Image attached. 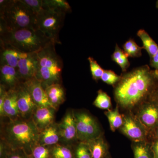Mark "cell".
Segmentation results:
<instances>
[{
	"mask_svg": "<svg viewBox=\"0 0 158 158\" xmlns=\"http://www.w3.org/2000/svg\"><path fill=\"white\" fill-rule=\"evenodd\" d=\"M113 88L116 106L125 113H133L151 99L158 88V83L154 70L145 65L122 73L121 79Z\"/></svg>",
	"mask_w": 158,
	"mask_h": 158,
	"instance_id": "1",
	"label": "cell"
},
{
	"mask_svg": "<svg viewBox=\"0 0 158 158\" xmlns=\"http://www.w3.org/2000/svg\"><path fill=\"white\" fill-rule=\"evenodd\" d=\"M40 131L32 118L10 120L2 129V138L12 150H21L31 155L33 148L39 143Z\"/></svg>",
	"mask_w": 158,
	"mask_h": 158,
	"instance_id": "2",
	"label": "cell"
},
{
	"mask_svg": "<svg viewBox=\"0 0 158 158\" xmlns=\"http://www.w3.org/2000/svg\"><path fill=\"white\" fill-rule=\"evenodd\" d=\"M37 27V16L22 0L0 1V31Z\"/></svg>",
	"mask_w": 158,
	"mask_h": 158,
	"instance_id": "3",
	"label": "cell"
},
{
	"mask_svg": "<svg viewBox=\"0 0 158 158\" xmlns=\"http://www.w3.org/2000/svg\"><path fill=\"white\" fill-rule=\"evenodd\" d=\"M51 41L37 28L0 31V44L25 53L37 52Z\"/></svg>",
	"mask_w": 158,
	"mask_h": 158,
	"instance_id": "4",
	"label": "cell"
},
{
	"mask_svg": "<svg viewBox=\"0 0 158 158\" xmlns=\"http://www.w3.org/2000/svg\"><path fill=\"white\" fill-rule=\"evenodd\" d=\"M54 41L37 52L38 63L36 78L44 89L54 84H61L63 62L57 53Z\"/></svg>",
	"mask_w": 158,
	"mask_h": 158,
	"instance_id": "5",
	"label": "cell"
},
{
	"mask_svg": "<svg viewBox=\"0 0 158 158\" xmlns=\"http://www.w3.org/2000/svg\"><path fill=\"white\" fill-rule=\"evenodd\" d=\"M66 14L44 9L37 16V27L56 44H61L59 34L64 24Z\"/></svg>",
	"mask_w": 158,
	"mask_h": 158,
	"instance_id": "6",
	"label": "cell"
},
{
	"mask_svg": "<svg viewBox=\"0 0 158 158\" xmlns=\"http://www.w3.org/2000/svg\"><path fill=\"white\" fill-rule=\"evenodd\" d=\"M77 138L80 142H88L103 135L100 126L95 118L85 111L74 113Z\"/></svg>",
	"mask_w": 158,
	"mask_h": 158,
	"instance_id": "7",
	"label": "cell"
},
{
	"mask_svg": "<svg viewBox=\"0 0 158 158\" xmlns=\"http://www.w3.org/2000/svg\"><path fill=\"white\" fill-rule=\"evenodd\" d=\"M123 123L119 128L122 134L132 142L147 141L150 139V133L132 112L123 114Z\"/></svg>",
	"mask_w": 158,
	"mask_h": 158,
	"instance_id": "8",
	"label": "cell"
},
{
	"mask_svg": "<svg viewBox=\"0 0 158 158\" xmlns=\"http://www.w3.org/2000/svg\"><path fill=\"white\" fill-rule=\"evenodd\" d=\"M133 113L150 134L158 126V104L152 100L144 102Z\"/></svg>",
	"mask_w": 158,
	"mask_h": 158,
	"instance_id": "9",
	"label": "cell"
},
{
	"mask_svg": "<svg viewBox=\"0 0 158 158\" xmlns=\"http://www.w3.org/2000/svg\"><path fill=\"white\" fill-rule=\"evenodd\" d=\"M37 52L25 53L20 59L17 69L23 82L36 77L38 67Z\"/></svg>",
	"mask_w": 158,
	"mask_h": 158,
	"instance_id": "10",
	"label": "cell"
},
{
	"mask_svg": "<svg viewBox=\"0 0 158 158\" xmlns=\"http://www.w3.org/2000/svg\"><path fill=\"white\" fill-rule=\"evenodd\" d=\"M18 90L17 105L20 116L24 119H31L37 105L23 82L18 87Z\"/></svg>",
	"mask_w": 158,
	"mask_h": 158,
	"instance_id": "11",
	"label": "cell"
},
{
	"mask_svg": "<svg viewBox=\"0 0 158 158\" xmlns=\"http://www.w3.org/2000/svg\"><path fill=\"white\" fill-rule=\"evenodd\" d=\"M23 83L28 90L37 106L53 108L49 102L45 89L43 87L41 82L36 77L27 80Z\"/></svg>",
	"mask_w": 158,
	"mask_h": 158,
	"instance_id": "12",
	"label": "cell"
},
{
	"mask_svg": "<svg viewBox=\"0 0 158 158\" xmlns=\"http://www.w3.org/2000/svg\"><path fill=\"white\" fill-rule=\"evenodd\" d=\"M60 138L66 142L77 140L76 121L74 112L68 111L58 124Z\"/></svg>",
	"mask_w": 158,
	"mask_h": 158,
	"instance_id": "13",
	"label": "cell"
},
{
	"mask_svg": "<svg viewBox=\"0 0 158 158\" xmlns=\"http://www.w3.org/2000/svg\"><path fill=\"white\" fill-rule=\"evenodd\" d=\"M55 110L52 107L38 106L35 109L31 118L40 132L53 123Z\"/></svg>",
	"mask_w": 158,
	"mask_h": 158,
	"instance_id": "14",
	"label": "cell"
},
{
	"mask_svg": "<svg viewBox=\"0 0 158 158\" xmlns=\"http://www.w3.org/2000/svg\"><path fill=\"white\" fill-rule=\"evenodd\" d=\"M1 85L7 90L15 89L22 83L17 69L6 65H0Z\"/></svg>",
	"mask_w": 158,
	"mask_h": 158,
	"instance_id": "15",
	"label": "cell"
},
{
	"mask_svg": "<svg viewBox=\"0 0 158 158\" xmlns=\"http://www.w3.org/2000/svg\"><path fill=\"white\" fill-rule=\"evenodd\" d=\"M18 88L10 89L7 91L3 106L4 117H8L10 120H16L20 118L21 116L18 107Z\"/></svg>",
	"mask_w": 158,
	"mask_h": 158,
	"instance_id": "16",
	"label": "cell"
},
{
	"mask_svg": "<svg viewBox=\"0 0 158 158\" xmlns=\"http://www.w3.org/2000/svg\"><path fill=\"white\" fill-rule=\"evenodd\" d=\"M0 65H6L17 69L20 59L25 53H23L15 49L0 44Z\"/></svg>",
	"mask_w": 158,
	"mask_h": 158,
	"instance_id": "17",
	"label": "cell"
},
{
	"mask_svg": "<svg viewBox=\"0 0 158 158\" xmlns=\"http://www.w3.org/2000/svg\"><path fill=\"white\" fill-rule=\"evenodd\" d=\"M60 138L58 124L53 123L40 132L38 144L50 147L58 144Z\"/></svg>",
	"mask_w": 158,
	"mask_h": 158,
	"instance_id": "18",
	"label": "cell"
},
{
	"mask_svg": "<svg viewBox=\"0 0 158 158\" xmlns=\"http://www.w3.org/2000/svg\"><path fill=\"white\" fill-rule=\"evenodd\" d=\"M45 90L50 103L56 110L65 101V90L61 84H57L48 86Z\"/></svg>",
	"mask_w": 158,
	"mask_h": 158,
	"instance_id": "19",
	"label": "cell"
},
{
	"mask_svg": "<svg viewBox=\"0 0 158 158\" xmlns=\"http://www.w3.org/2000/svg\"><path fill=\"white\" fill-rule=\"evenodd\" d=\"M91 153V158H107L109 155V146L103 135L88 141Z\"/></svg>",
	"mask_w": 158,
	"mask_h": 158,
	"instance_id": "20",
	"label": "cell"
},
{
	"mask_svg": "<svg viewBox=\"0 0 158 158\" xmlns=\"http://www.w3.org/2000/svg\"><path fill=\"white\" fill-rule=\"evenodd\" d=\"M131 147L134 158H155L151 140L132 142Z\"/></svg>",
	"mask_w": 158,
	"mask_h": 158,
	"instance_id": "21",
	"label": "cell"
},
{
	"mask_svg": "<svg viewBox=\"0 0 158 158\" xmlns=\"http://www.w3.org/2000/svg\"><path fill=\"white\" fill-rule=\"evenodd\" d=\"M137 36L143 43V48L147 51L150 58H152L158 51V45L144 29H140L137 33Z\"/></svg>",
	"mask_w": 158,
	"mask_h": 158,
	"instance_id": "22",
	"label": "cell"
},
{
	"mask_svg": "<svg viewBox=\"0 0 158 158\" xmlns=\"http://www.w3.org/2000/svg\"><path fill=\"white\" fill-rule=\"evenodd\" d=\"M104 113L108 118L111 131L115 132L119 129L123 124V117L120 113L119 108L116 106L115 109L107 110Z\"/></svg>",
	"mask_w": 158,
	"mask_h": 158,
	"instance_id": "23",
	"label": "cell"
},
{
	"mask_svg": "<svg viewBox=\"0 0 158 158\" xmlns=\"http://www.w3.org/2000/svg\"><path fill=\"white\" fill-rule=\"evenodd\" d=\"M111 59L120 66L122 73L127 72L128 68L130 66L128 57L117 44H116L115 51L111 56Z\"/></svg>",
	"mask_w": 158,
	"mask_h": 158,
	"instance_id": "24",
	"label": "cell"
},
{
	"mask_svg": "<svg viewBox=\"0 0 158 158\" xmlns=\"http://www.w3.org/2000/svg\"><path fill=\"white\" fill-rule=\"evenodd\" d=\"M44 8L66 14L71 12L70 5L65 0H44Z\"/></svg>",
	"mask_w": 158,
	"mask_h": 158,
	"instance_id": "25",
	"label": "cell"
},
{
	"mask_svg": "<svg viewBox=\"0 0 158 158\" xmlns=\"http://www.w3.org/2000/svg\"><path fill=\"white\" fill-rule=\"evenodd\" d=\"M52 158H75L74 152L70 148L57 144L51 148Z\"/></svg>",
	"mask_w": 158,
	"mask_h": 158,
	"instance_id": "26",
	"label": "cell"
},
{
	"mask_svg": "<svg viewBox=\"0 0 158 158\" xmlns=\"http://www.w3.org/2000/svg\"><path fill=\"white\" fill-rule=\"evenodd\" d=\"M93 105L102 110H109L112 109L111 98L107 94L102 90L98 91L97 96L94 102Z\"/></svg>",
	"mask_w": 158,
	"mask_h": 158,
	"instance_id": "27",
	"label": "cell"
},
{
	"mask_svg": "<svg viewBox=\"0 0 158 158\" xmlns=\"http://www.w3.org/2000/svg\"><path fill=\"white\" fill-rule=\"evenodd\" d=\"M123 51L128 57L139 58L142 56L143 47L139 46L135 42L134 39L130 38L123 44Z\"/></svg>",
	"mask_w": 158,
	"mask_h": 158,
	"instance_id": "28",
	"label": "cell"
},
{
	"mask_svg": "<svg viewBox=\"0 0 158 158\" xmlns=\"http://www.w3.org/2000/svg\"><path fill=\"white\" fill-rule=\"evenodd\" d=\"M75 158H91V153L87 142H80L74 151Z\"/></svg>",
	"mask_w": 158,
	"mask_h": 158,
	"instance_id": "29",
	"label": "cell"
},
{
	"mask_svg": "<svg viewBox=\"0 0 158 158\" xmlns=\"http://www.w3.org/2000/svg\"><path fill=\"white\" fill-rule=\"evenodd\" d=\"M88 60L90 64V71L92 78L96 81H98L101 79L105 70L92 57H88Z\"/></svg>",
	"mask_w": 158,
	"mask_h": 158,
	"instance_id": "30",
	"label": "cell"
},
{
	"mask_svg": "<svg viewBox=\"0 0 158 158\" xmlns=\"http://www.w3.org/2000/svg\"><path fill=\"white\" fill-rule=\"evenodd\" d=\"M31 156V158H52L51 148L38 144L32 149Z\"/></svg>",
	"mask_w": 158,
	"mask_h": 158,
	"instance_id": "31",
	"label": "cell"
},
{
	"mask_svg": "<svg viewBox=\"0 0 158 158\" xmlns=\"http://www.w3.org/2000/svg\"><path fill=\"white\" fill-rule=\"evenodd\" d=\"M120 79L121 75H118L113 70H105L101 80L106 84L114 87Z\"/></svg>",
	"mask_w": 158,
	"mask_h": 158,
	"instance_id": "32",
	"label": "cell"
},
{
	"mask_svg": "<svg viewBox=\"0 0 158 158\" xmlns=\"http://www.w3.org/2000/svg\"><path fill=\"white\" fill-rule=\"evenodd\" d=\"M23 2L37 16L44 10V0H22Z\"/></svg>",
	"mask_w": 158,
	"mask_h": 158,
	"instance_id": "33",
	"label": "cell"
},
{
	"mask_svg": "<svg viewBox=\"0 0 158 158\" xmlns=\"http://www.w3.org/2000/svg\"><path fill=\"white\" fill-rule=\"evenodd\" d=\"M4 158H31V156L21 150H12L11 149Z\"/></svg>",
	"mask_w": 158,
	"mask_h": 158,
	"instance_id": "34",
	"label": "cell"
},
{
	"mask_svg": "<svg viewBox=\"0 0 158 158\" xmlns=\"http://www.w3.org/2000/svg\"><path fill=\"white\" fill-rule=\"evenodd\" d=\"M8 90L3 85H0V116L4 117V110L3 106L6 98Z\"/></svg>",
	"mask_w": 158,
	"mask_h": 158,
	"instance_id": "35",
	"label": "cell"
},
{
	"mask_svg": "<svg viewBox=\"0 0 158 158\" xmlns=\"http://www.w3.org/2000/svg\"><path fill=\"white\" fill-rule=\"evenodd\" d=\"M152 148L155 158H158V138H152L151 140Z\"/></svg>",
	"mask_w": 158,
	"mask_h": 158,
	"instance_id": "36",
	"label": "cell"
},
{
	"mask_svg": "<svg viewBox=\"0 0 158 158\" xmlns=\"http://www.w3.org/2000/svg\"><path fill=\"white\" fill-rule=\"evenodd\" d=\"M150 65L152 68L155 69V70L158 69V51L152 57L150 58Z\"/></svg>",
	"mask_w": 158,
	"mask_h": 158,
	"instance_id": "37",
	"label": "cell"
},
{
	"mask_svg": "<svg viewBox=\"0 0 158 158\" xmlns=\"http://www.w3.org/2000/svg\"><path fill=\"white\" fill-rule=\"evenodd\" d=\"M158 138V126L150 134V139Z\"/></svg>",
	"mask_w": 158,
	"mask_h": 158,
	"instance_id": "38",
	"label": "cell"
},
{
	"mask_svg": "<svg viewBox=\"0 0 158 158\" xmlns=\"http://www.w3.org/2000/svg\"><path fill=\"white\" fill-rule=\"evenodd\" d=\"M151 99L155 102L158 104V88L153 94Z\"/></svg>",
	"mask_w": 158,
	"mask_h": 158,
	"instance_id": "39",
	"label": "cell"
},
{
	"mask_svg": "<svg viewBox=\"0 0 158 158\" xmlns=\"http://www.w3.org/2000/svg\"><path fill=\"white\" fill-rule=\"evenodd\" d=\"M154 73L155 77L158 83V70H154Z\"/></svg>",
	"mask_w": 158,
	"mask_h": 158,
	"instance_id": "40",
	"label": "cell"
},
{
	"mask_svg": "<svg viewBox=\"0 0 158 158\" xmlns=\"http://www.w3.org/2000/svg\"><path fill=\"white\" fill-rule=\"evenodd\" d=\"M156 7L158 9V0L157 1L156 3Z\"/></svg>",
	"mask_w": 158,
	"mask_h": 158,
	"instance_id": "41",
	"label": "cell"
},
{
	"mask_svg": "<svg viewBox=\"0 0 158 158\" xmlns=\"http://www.w3.org/2000/svg\"><path fill=\"white\" fill-rule=\"evenodd\" d=\"M107 158H111V157L109 155V156H108Z\"/></svg>",
	"mask_w": 158,
	"mask_h": 158,
	"instance_id": "42",
	"label": "cell"
}]
</instances>
